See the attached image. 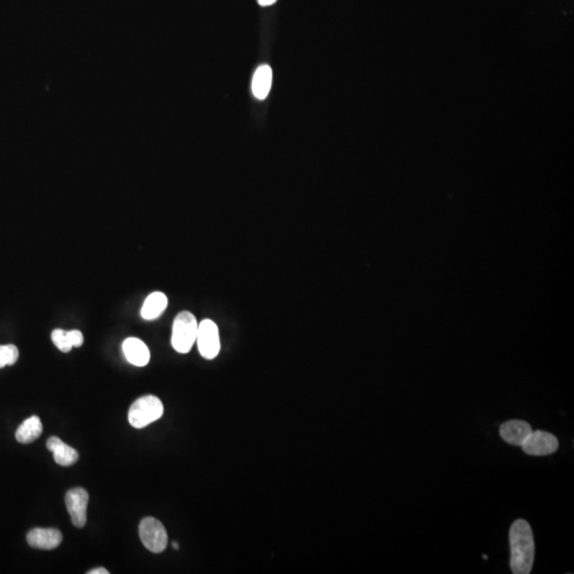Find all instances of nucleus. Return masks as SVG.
<instances>
[{
	"instance_id": "nucleus-15",
	"label": "nucleus",
	"mask_w": 574,
	"mask_h": 574,
	"mask_svg": "<svg viewBox=\"0 0 574 574\" xmlns=\"http://www.w3.org/2000/svg\"><path fill=\"white\" fill-rule=\"evenodd\" d=\"M19 357V352L17 346H0V368L15 364Z\"/></svg>"
},
{
	"instance_id": "nucleus-19",
	"label": "nucleus",
	"mask_w": 574,
	"mask_h": 574,
	"mask_svg": "<svg viewBox=\"0 0 574 574\" xmlns=\"http://www.w3.org/2000/svg\"><path fill=\"white\" fill-rule=\"evenodd\" d=\"M277 0H258V3L261 7H268V6L273 5Z\"/></svg>"
},
{
	"instance_id": "nucleus-5",
	"label": "nucleus",
	"mask_w": 574,
	"mask_h": 574,
	"mask_svg": "<svg viewBox=\"0 0 574 574\" xmlns=\"http://www.w3.org/2000/svg\"><path fill=\"white\" fill-rule=\"evenodd\" d=\"M200 355L206 359H214L220 352L219 330L210 319H204L198 325L197 339Z\"/></svg>"
},
{
	"instance_id": "nucleus-12",
	"label": "nucleus",
	"mask_w": 574,
	"mask_h": 574,
	"mask_svg": "<svg viewBox=\"0 0 574 574\" xmlns=\"http://www.w3.org/2000/svg\"><path fill=\"white\" fill-rule=\"evenodd\" d=\"M168 296L162 292H154L145 300L141 315L145 321H154L159 319L165 310L168 309Z\"/></svg>"
},
{
	"instance_id": "nucleus-20",
	"label": "nucleus",
	"mask_w": 574,
	"mask_h": 574,
	"mask_svg": "<svg viewBox=\"0 0 574 574\" xmlns=\"http://www.w3.org/2000/svg\"><path fill=\"white\" fill-rule=\"evenodd\" d=\"M172 548H174V549L179 550V544H177V542H172Z\"/></svg>"
},
{
	"instance_id": "nucleus-18",
	"label": "nucleus",
	"mask_w": 574,
	"mask_h": 574,
	"mask_svg": "<svg viewBox=\"0 0 574 574\" xmlns=\"http://www.w3.org/2000/svg\"><path fill=\"white\" fill-rule=\"evenodd\" d=\"M110 572L108 570L105 569V568H96V569L91 570V571L87 572V574H109Z\"/></svg>"
},
{
	"instance_id": "nucleus-13",
	"label": "nucleus",
	"mask_w": 574,
	"mask_h": 574,
	"mask_svg": "<svg viewBox=\"0 0 574 574\" xmlns=\"http://www.w3.org/2000/svg\"><path fill=\"white\" fill-rule=\"evenodd\" d=\"M273 83V71L268 65H261L256 69L252 79V92L255 98L263 100L269 94Z\"/></svg>"
},
{
	"instance_id": "nucleus-11",
	"label": "nucleus",
	"mask_w": 574,
	"mask_h": 574,
	"mask_svg": "<svg viewBox=\"0 0 574 574\" xmlns=\"http://www.w3.org/2000/svg\"><path fill=\"white\" fill-rule=\"evenodd\" d=\"M46 446L47 449L53 453L55 462L60 466H71L79 460L78 452L63 442L59 437H51L47 440Z\"/></svg>"
},
{
	"instance_id": "nucleus-3",
	"label": "nucleus",
	"mask_w": 574,
	"mask_h": 574,
	"mask_svg": "<svg viewBox=\"0 0 574 574\" xmlns=\"http://www.w3.org/2000/svg\"><path fill=\"white\" fill-rule=\"evenodd\" d=\"M164 413L162 401L152 395L141 397L130 406L128 413L129 424L135 429L146 428L159 420Z\"/></svg>"
},
{
	"instance_id": "nucleus-9",
	"label": "nucleus",
	"mask_w": 574,
	"mask_h": 574,
	"mask_svg": "<svg viewBox=\"0 0 574 574\" xmlns=\"http://www.w3.org/2000/svg\"><path fill=\"white\" fill-rule=\"evenodd\" d=\"M123 351L130 364L144 367L150 361V351L144 341L136 337H129L123 343Z\"/></svg>"
},
{
	"instance_id": "nucleus-6",
	"label": "nucleus",
	"mask_w": 574,
	"mask_h": 574,
	"mask_svg": "<svg viewBox=\"0 0 574 574\" xmlns=\"http://www.w3.org/2000/svg\"><path fill=\"white\" fill-rule=\"evenodd\" d=\"M559 447L557 438L551 433L532 431L521 445L524 453L532 456H546L553 454Z\"/></svg>"
},
{
	"instance_id": "nucleus-7",
	"label": "nucleus",
	"mask_w": 574,
	"mask_h": 574,
	"mask_svg": "<svg viewBox=\"0 0 574 574\" xmlns=\"http://www.w3.org/2000/svg\"><path fill=\"white\" fill-rule=\"evenodd\" d=\"M65 503L75 528H83L87 524V510L89 494L83 488H73L65 496Z\"/></svg>"
},
{
	"instance_id": "nucleus-2",
	"label": "nucleus",
	"mask_w": 574,
	"mask_h": 574,
	"mask_svg": "<svg viewBox=\"0 0 574 574\" xmlns=\"http://www.w3.org/2000/svg\"><path fill=\"white\" fill-rule=\"evenodd\" d=\"M198 325L197 319L190 312H181L176 316L172 323V346L177 352H190L197 339Z\"/></svg>"
},
{
	"instance_id": "nucleus-16",
	"label": "nucleus",
	"mask_w": 574,
	"mask_h": 574,
	"mask_svg": "<svg viewBox=\"0 0 574 574\" xmlns=\"http://www.w3.org/2000/svg\"><path fill=\"white\" fill-rule=\"evenodd\" d=\"M51 339H53V343H55V347L62 352H69L73 349V346H71L66 331H64V330H53V333H51Z\"/></svg>"
},
{
	"instance_id": "nucleus-21",
	"label": "nucleus",
	"mask_w": 574,
	"mask_h": 574,
	"mask_svg": "<svg viewBox=\"0 0 574 574\" xmlns=\"http://www.w3.org/2000/svg\"><path fill=\"white\" fill-rule=\"evenodd\" d=\"M483 558H484V559H487L488 557L486 555H483Z\"/></svg>"
},
{
	"instance_id": "nucleus-1",
	"label": "nucleus",
	"mask_w": 574,
	"mask_h": 574,
	"mask_svg": "<svg viewBox=\"0 0 574 574\" xmlns=\"http://www.w3.org/2000/svg\"><path fill=\"white\" fill-rule=\"evenodd\" d=\"M510 569L514 574H528L533 568L535 542L531 526L517 519L510 526Z\"/></svg>"
},
{
	"instance_id": "nucleus-17",
	"label": "nucleus",
	"mask_w": 574,
	"mask_h": 574,
	"mask_svg": "<svg viewBox=\"0 0 574 574\" xmlns=\"http://www.w3.org/2000/svg\"><path fill=\"white\" fill-rule=\"evenodd\" d=\"M66 333L69 341H71V346H73V347L78 348V347H81L83 345L84 337H83L82 333L79 330H71V331H66Z\"/></svg>"
},
{
	"instance_id": "nucleus-4",
	"label": "nucleus",
	"mask_w": 574,
	"mask_h": 574,
	"mask_svg": "<svg viewBox=\"0 0 574 574\" xmlns=\"http://www.w3.org/2000/svg\"><path fill=\"white\" fill-rule=\"evenodd\" d=\"M138 533L143 545L152 553H162L168 547V535L162 522L146 517L141 521Z\"/></svg>"
},
{
	"instance_id": "nucleus-14",
	"label": "nucleus",
	"mask_w": 574,
	"mask_h": 574,
	"mask_svg": "<svg viewBox=\"0 0 574 574\" xmlns=\"http://www.w3.org/2000/svg\"><path fill=\"white\" fill-rule=\"evenodd\" d=\"M43 432L41 419L37 416L29 417L17 429V440L21 444H30L37 440Z\"/></svg>"
},
{
	"instance_id": "nucleus-10",
	"label": "nucleus",
	"mask_w": 574,
	"mask_h": 574,
	"mask_svg": "<svg viewBox=\"0 0 574 574\" xmlns=\"http://www.w3.org/2000/svg\"><path fill=\"white\" fill-rule=\"evenodd\" d=\"M532 431V427L526 421L510 420L500 427V436L508 444L521 446Z\"/></svg>"
},
{
	"instance_id": "nucleus-8",
	"label": "nucleus",
	"mask_w": 574,
	"mask_h": 574,
	"mask_svg": "<svg viewBox=\"0 0 574 574\" xmlns=\"http://www.w3.org/2000/svg\"><path fill=\"white\" fill-rule=\"evenodd\" d=\"M62 540V533L55 528H33L27 535L28 544L39 550L55 549Z\"/></svg>"
}]
</instances>
